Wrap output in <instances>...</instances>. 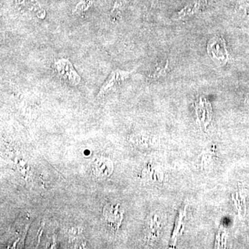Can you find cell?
Instances as JSON below:
<instances>
[{"label": "cell", "instance_id": "6da1fadb", "mask_svg": "<svg viewBox=\"0 0 249 249\" xmlns=\"http://www.w3.org/2000/svg\"><path fill=\"white\" fill-rule=\"evenodd\" d=\"M55 69L59 76L73 85H78L81 78L77 73L70 60L62 58L55 62Z\"/></svg>", "mask_w": 249, "mask_h": 249}, {"label": "cell", "instance_id": "7a4b0ae2", "mask_svg": "<svg viewBox=\"0 0 249 249\" xmlns=\"http://www.w3.org/2000/svg\"><path fill=\"white\" fill-rule=\"evenodd\" d=\"M208 52L216 60L226 63L228 58L225 41L221 37H216L208 45Z\"/></svg>", "mask_w": 249, "mask_h": 249}, {"label": "cell", "instance_id": "3957f363", "mask_svg": "<svg viewBox=\"0 0 249 249\" xmlns=\"http://www.w3.org/2000/svg\"><path fill=\"white\" fill-rule=\"evenodd\" d=\"M128 72L121 71V70H116L115 71L111 72V74L108 76L107 80H106L101 89H100L99 93H98V96H102L105 93L107 92L109 89L114 87L116 83H119L121 80H124L128 76Z\"/></svg>", "mask_w": 249, "mask_h": 249}, {"label": "cell", "instance_id": "277c9868", "mask_svg": "<svg viewBox=\"0 0 249 249\" xmlns=\"http://www.w3.org/2000/svg\"><path fill=\"white\" fill-rule=\"evenodd\" d=\"M119 204L116 205L114 207V206H109L107 205L103 210V216L106 218V222L108 226L109 227L117 228V229L120 227L121 221L119 220V216H118V212H119Z\"/></svg>", "mask_w": 249, "mask_h": 249}, {"label": "cell", "instance_id": "5b68a950", "mask_svg": "<svg viewBox=\"0 0 249 249\" xmlns=\"http://www.w3.org/2000/svg\"><path fill=\"white\" fill-rule=\"evenodd\" d=\"M109 165H111L110 160L106 159H98L93 163V171L96 176L101 178H107L109 174L112 172V169H109Z\"/></svg>", "mask_w": 249, "mask_h": 249}, {"label": "cell", "instance_id": "8992f818", "mask_svg": "<svg viewBox=\"0 0 249 249\" xmlns=\"http://www.w3.org/2000/svg\"><path fill=\"white\" fill-rule=\"evenodd\" d=\"M224 235H225V232H224V233H223V235H222V246L224 245Z\"/></svg>", "mask_w": 249, "mask_h": 249}, {"label": "cell", "instance_id": "52a82bcc", "mask_svg": "<svg viewBox=\"0 0 249 249\" xmlns=\"http://www.w3.org/2000/svg\"><path fill=\"white\" fill-rule=\"evenodd\" d=\"M183 230H184V226H183L182 229H181V232H180V235H182Z\"/></svg>", "mask_w": 249, "mask_h": 249}, {"label": "cell", "instance_id": "ba28073f", "mask_svg": "<svg viewBox=\"0 0 249 249\" xmlns=\"http://www.w3.org/2000/svg\"><path fill=\"white\" fill-rule=\"evenodd\" d=\"M157 215L155 214V218H154V222H157Z\"/></svg>", "mask_w": 249, "mask_h": 249}]
</instances>
